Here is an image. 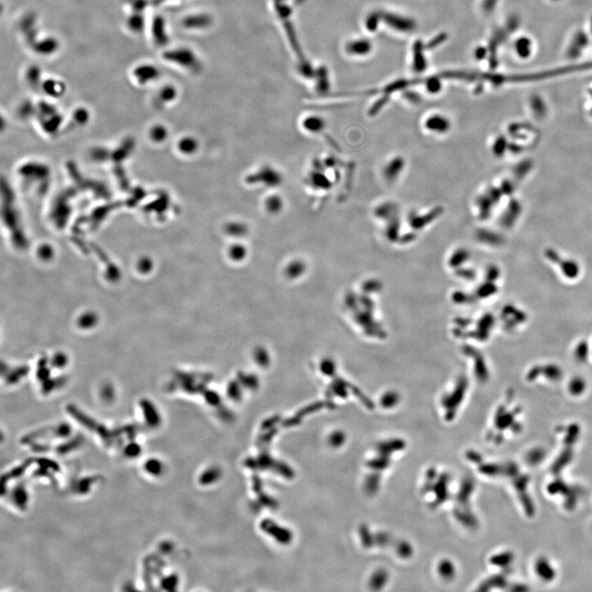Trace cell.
<instances>
[{"instance_id": "12", "label": "cell", "mask_w": 592, "mask_h": 592, "mask_svg": "<svg viewBox=\"0 0 592 592\" xmlns=\"http://www.w3.org/2000/svg\"><path fill=\"white\" fill-rule=\"evenodd\" d=\"M379 475L377 474L370 475L368 478V480H366V488L368 489L369 493H374L377 490V488H379Z\"/></svg>"}, {"instance_id": "3", "label": "cell", "mask_w": 592, "mask_h": 592, "mask_svg": "<svg viewBox=\"0 0 592 592\" xmlns=\"http://www.w3.org/2000/svg\"><path fill=\"white\" fill-rule=\"evenodd\" d=\"M166 26L164 19L160 16H157L152 20L151 25V35L152 40L157 46H161L167 42Z\"/></svg>"}, {"instance_id": "14", "label": "cell", "mask_w": 592, "mask_h": 592, "mask_svg": "<svg viewBox=\"0 0 592 592\" xmlns=\"http://www.w3.org/2000/svg\"><path fill=\"white\" fill-rule=\"evenodd\" d=\"M304 127L309 131L319 130V128H322V125H320V120L317 118H309V120H307L304 122Z\"/></svg>"}, {"instance_id": "4", "label": "cell", "mask_w": 592, "mask_h": 592, "mask_svg": "<svg viewBox=\"0 0 592 592\" xmlns=\"http://www.w3.org/2000/svg\"><path fill=\"white\" fill-rule=\"evenodd\" d=\"M426 60L423 53V46L418 41L414 45V70L416 72H422L426 69Z\"/></svg>"}, {"instance_id": "18", "label": "cell", "mask_w": 592, "mask_h": 592, "mask_svg": "<svg viewBox=\"0 0 592 592\" xmlns=\"http://www.w3.org/2000/svg\"><path fill=\"white\" fill-rule=\"evenodd\" d=\"M398 553L400 554V556L406 557H409L411 555L412 550H411V546L408 544L402 543V544H400V546L398 548Z\"/></svg>"}, {"instance_id": "17", "label": "cell", "mask_w": 592, "mask_h": 592, "mask_svg": "<svg viewBox=\"0 0 592 592\" xmlns=\"http://www.w3.org/2000/svg\"><path fill=\"white\" fill-rule=\"evenodd\" d=\"M182 147H183V150L185 152L192 153L197 149V146L196 141L193 139H190V140H185L183 141Z\"/></svg>"}, {"instance_id": "15", "label": "cell", "mask_w": 592, "mask_h": 592, "mask_svg": "<svg viewBox=\"0 0 592 592\" xmlns=\"http://www.w3.org/2000/svg\"><path fill=\"white\" fill-rule=\"evenodd\" d=\"M226 230H228L230 234H243L245 232V227L243 225L240 223H231L227 226Z\"/></svg>"}, {"instance_id": "19", "label": "cell", "mask_w": 592, "mask_h": 592, "mask_svg": "<svg viewBox=\"0 0 592 592\" xmlns=\"http://www.w3.org/2000/svg\"><path fill=\"white\" fill-rule=\"evenodd\" d=\"M361 535H362V539H363L364 544H365L366 547L370 546L371 544H372V542H373V540H372V537H371L370 535L368 534V529L365 527V526H363V527H362V530H361Z\"/></svg>"}, {"instance_id": "6", "label": "cell", "mask_w": 592, "mask_h": 592, "mask_svg": "<svg viewBox=\"0 0 592 592\" xmlns=\"http://www.w3.org/2000/svg\"><path fill=\"white\" fill-rule=\"evenodd\" d=\"M128 26L132 32H141L144 27V18L142 16V13L133 12V14L128 17Z\"/></svg>"}, {"instance_id": "16", "label": "cell", "mask_w": 592, "mask_h": 592, "mask_svg": "<svg viewBox=\"0 0 592 592\" xmlns=\"http://www.w3.org/2000/svg\"><path fill=\"white\" fill-rule=\"evenodd\" d=\"M427 88L430 91H437L441 88L440 81L438 78H430L427 81Z\"/></svg>"}, {"instance_id": "11", "label": "cell", "mask_w": 592, "mask_h": 592, "mask_svg": "<svg viewBox=\"0 0 592 592\" xmlns=\"http://www.w3.org/2000/svg\"><path fill=\"white\" fill-rule=\"evenodd\" d=\"M389 465V460L387 458V456L383 455V456L379 458L372 460L371 462H368V466L375 470H383Z\"/></svg>"}, {"instance_id": "9", "label": "cell", "mask_w": 592, "mask_h": 592, "mask_svg": "<svg viewBox=\"0 0 592 592\" xmlns=\"http://www.w3.org/2000/svg\"><path fill=\"white\" fill-rule=\"evenodd\" d=\"M387 581V574L386 572L380 570L377 572L376 574H374L372 580H371V586L374 587V589H380L385 582Z\"/></svg>"}, {"instance_id": "5", "label": "cell", "mask_w": 592, "mask_h": 592, "mask_svg": "<svg viewBox=\"0 0 592 592\" xmlns=\"http://www.w3.org/2000/svg\"><path fill=\"white\" fill-rule=\"evenodd\" d=\"M371 49H372V45L367 40H355L348 46V51L349 53L357 54V55L367 54L370 52Z\"/></svg>"}, {"instance_id": "1", "label": "cell", "mask_w": 592, "mask_h": 592, "mask_svg": "<svg viewBox=\"0 0 592 592\" xmlns=\"http://www.w3.org/2000/svg\"><path fill=\"white\" fill-rule=\"evenodd\" d=\"M160 71L153 64H140L133 70L134 78L139 84H147L159 78Z\"/></svg>"}, {"instance_id": "7", "label": "cell", "mask_w": 592, "mask_h": 592, "mask_svg": "<svg viewBox=\"0 0 592 592\" xmlns=\"http://www.w3.org/2000/svg\"><path fill=\"white\" fill-rule=\"evenodd\" d=\"M405 446V443H403L402 441L400 440H393L387 443H381L379 447V450L380 453L387 456L388 454L391 453L392 452L398 451L402 449ZM381 454V455H382Z\"/></svg>"}, {"instance_id": "2", "label": "cell", "mask_w": 592, "mask_h": 592, "mask_svg": "<svg viewBox=\"0 0 592 592\" xmlns=\"http://www.w3.org/2000/svg\"><path fill=\"white\" fill-rule=\"evenodd\" d=\"M384 21L388 26L398 30L399 32H411L415 29L416 23L411 19L406 18L404 17L396 15V14H387L383 17Z\"/></svg>"}, {"instance_id": "21", "label": "cell", "mask_w": 592, "mask_h": 592, "mask_svg": "<svg viewBox=\"0 0 592 592\" xmlns=\"http://www.w3.org/2000/svg\"><path fill=\"white\" fill-rule=\"evenodd\" d=\"M445 39L446 35H444V34H441V35H437V37L434 39L432 41H430V44H429V48H434V47H435V46H437V45H439V44H441V43L443 42V41H444Z\"/></svg>"}, {"instance_id": "10", "label": "cell", "mask_w": 592, "mask_h": 592, "mask_svg": "<svg viewBox=\"0 0 592 592\" xmlns=\"http://www.w3.org/2000/svg\"><path fill=\"white\" fill-rule=\"evenodd\" d=\"M439 573L445 578H451L454 575V568L449 561H443L439 565Z\"/></svg>"}, {"instance_id": "8", "label": "cell", "mask_w": 592, "mask_h": 592, "mask_svg": "<svg viewBox=\"0 0 592 592\" xmlns=\"http://www.w3.org/2000/svg\"><path fill=\"white\" fill-rule=\"evenodd\" d=\"M266 208L270 212L277 213L282 208V201L278 196L270 197L266 202Z\"/></svg>"}, {"instance_id": "20", "label": "cell", "mask_w": 592, "mask_h": 592, "mask_svg": "<svg viewBox=\"0 0 592 592\" xmlns=\"http://www.w3.org/2000/svg\"><path fill=\"white\" fill-rule=\"evenodd\" d=\"M147 469L150 473H152V474H156V473L157 472L159 473L160 469L159 462H156V461H152V460H151L150 462H148L147 463Z\"/></svg>"}, {"instance_id": "13", "label": "cell", "mask_w": 592, "mask_h": 592, "mask_svg": "<svg viewBox=\"0 0 592 592\" xmlns=\"http://www.w3.org/2000/svg\"><path fill=\"white\" fill-rule=\"evenodd\" d=\"M379 14H371L370 16L368 17L367 21H366V27L367 29L369 30L371 32L375 31L378 28L379 26Z\"/></svg>"}]
</instances>
